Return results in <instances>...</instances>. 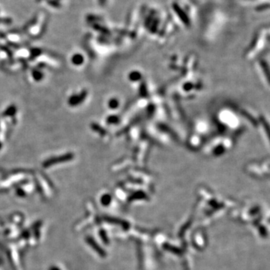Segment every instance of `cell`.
<instances>
[{"instance_id": "2", "label": "cell", "mask_w": 270, "mask_h": 270, "mask_svg": "<svg viewBox=\"0 0 270 270\" xmlns=\"http://www.w3.org/2000/svg\"><path fill=\"white\" fill-rule=\"evenodd\" d=\"M73 156H74L73 154H70V153H69V154H64V155L61 156V157L58 158H51V159H50V160H46V161L45 162L44 165H50V164H52L58 163L59 160L60 161H64V160H70V159L73 158Z\"/></svg>"}, {"instance_id": "3", "label": "cell", "mask_w": 270, "mask_h": 270, "mask_svg": "<svg viewBox=\"0 0 270 270\" xmlns=\"http://www.w3.org/2000/svg\"><path fill=\"white\" fill-rule=\"evenodd\" d=\"M72 62L76 65H80L83 62V57L80 54H75L71 58Z\"/></svg>"}, {"instance_id": "1", "label": "cell", "mask_w": 270, "mask_h": 270, "mask_svg": "<svg viewBox=\"0 0 270 270\" xmlns=\"http://www.w3.org/2000/svg\"><path fill=\"white\" fill-rule=\"evenodd\" d=\"M86 94V92L83 91L81 94L72 96V97H70V98L69 99V104L71 105V106H75V105L79 104H80L81 101L85 98Z\"/></svg>"}, {"instance_id": "6", "label": "cell", "mask_w": 270, "mask_h": 270, "mask_svg": "<svg viewBox=\"0 0 270 270\" xmlns=\"http://www.w3.org/2000/svg\"><path fill=\"white\" fill-rule=\"evenodd\" d=\"M1 148H2V142H0V149H1Z\"/></svg>"}, {"instance_id": "4", "label": "cell", "mask_w": 270, "mask_h": 270, "mask_svg": "<svg viewBox=\"0 0 270 270\" xmlns=\"http://www.w3.org/2000/svg\"><path fill=\"white\" fill-rule=\"evenodd\" d=\"M16 112V107L14 106H10L4 111V116H13Z\"/></svg>"}, {"instance_id": "5", "label": "cell", "mask_w": 270, "mask_h": 270, "mask_svg": "<svg viewBox=\"0 0 270 270\" xmlns=\"http://www.w3.org/2000/svg\"><path fill=\"white\" fill-rule=\"evenodd\" d=\"M32 75H33V77H34V79L35 80H38V81L40 80H41L42 77H43V74H42L40 71H38V70H34V71H33Z\"/></svg>"}]
</instances>
